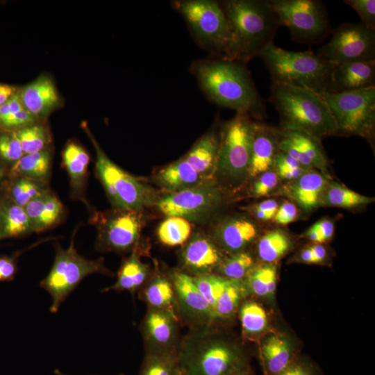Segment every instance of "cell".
Returning <instances> with one entry per match:
<instances>
[{
	"mask_svg": "<svg viewBox=\"0 0 375 375\" xmlns=\"http://www.w3.org/2000/svg\"><path fill=\"white\" fill-rule=\"evenodd\" d=\"M190 71L207 97L215 104L261 119L266 115L246 64L222 58L194 61Z\"/></svg>",
	"mask_w": 375,
	"mask_h": 375,
	"instance_id": "cell-1",
	"label": "cell"
},
{
	"mask_svg": "<svg viewBox=\"0 0 375 375\" xmlns=\"http://www.w3.org/2000/svg\"><path fill=\"white\" fill-rule=\"evenodd\" d=\"M228 22L231 39L224 58L247 64L259 56L271 42L281 25L266 0L219 1Z\"/></svg>",
	"mask_w": 375,
	"mask_h": 375,
	"instance_id": "cell-2",
	"label": "cell"
},
{
	"mask_svg": "<svg viewBox=\"0 0 375 375\" xmlns=\"http://www.w3.org/2000/svg\"><path fill=\"white\" fill-rule=\"evenodd\" d=\"M269 100L279 113L282 130H300L319 140L335 135L333 117L320 94L273 82Z\"/></svg>",
	"mask_w": 375,
	"mask_h": 375,
	"instance_id": "cell-3",
	"label": "cell"
},
{
	"mask_svg": "<svg viewBox=\"0 0 375 375\" xmlns=\"http://www.w3.org/2000/svg\"><path fill=\"white\" fill-rule=\"evenodd\" d=\"M178 353L185 375H230L249 365L239 345L215 335L210 327L194 330L179 345Z\"/></svg>",
	"mask_w": 375,
	"mask_h": 375,
	"instance_id": "cell-4",
	"label": "cell"
},
{
	"mask_svg": "<svg viewBox=\"0 0 375 375\" xmlns=\"http://www.w3.org/2000/svg\"><path fill=\"white\" fill-rule=\"evenodd\" d=\"M259 57L274 83L306 88L320 94L327 92L331 73L336 66L313 51H287L274 42L266 46Z\"/></svg>",
	"mask_w": 375,
	"mask_h": 375,
	"instance_id": "cell-5",
	"label": "cell"
},
{
	"mask_svg": "<svg viewBox=\"0 0 375 375\" xmlns=\"http://www.w3.org/2000/svg\"><path fill=\"white\" fill-rule=\"evenodd\" d=\"M80 226L74 231L70 245L63 249L55 243V258L47 276L40 282L42 288L49 293L52 303L50 312H56L62 303L87 276L94 273L112 275L104 265L103 258L88 259L80 255L74 247V240Z\"/></svg>",
	"mask_w": 375,
	"mask_h": 375,
	"instance_id": "cell-6",
	"label": "cell"
},
{
	"mask_svg": "<svg viewBox=\"0 0 375 375\" xmlns=\"http://www.w3.org/2000/svg\"><path fill=\"white\" fill-rule=\"evenodd\" d=\"M96 151L95 172L115 208L141 209L156 203V191L128 174L101 149L86 125L83 126Z\"/></svg>",
	"mask_w": 375,
	"mask_h": 375,
	"instance_id": "cell-7",
	"label": "cell"
},
{
	"mask_svg": "<svg viewBox=\"0 0 375 375\" xmlns=\"http://www.w3.org/2000/svg\"><path fill=\"white\" fill-rule=\"evenodd\" d=\"M172 4L185 19L197 43L217 58H224L231 33L219 1L178 0Z\"/></svg>",
	"mask_w": 375,
	"mask_h": 375,
	"instance_id": "cell-8",
	"label": "cell"
},
{
	"mask_svg": "<svg viewBox=\"0 0 375 375\" xmlns=\"http://www.w3.org/2000/svg\"><path fill=\"white\" fill-rule=\"evenodd\" d=\"M333 117L335 135H357L372 144L375 133V87L341 93L321 94Z\"/></svg>",
	"mask_w": 375,
	"mask_h": 375,
	"instance_id": "cell-9",
	"label": "cell"
},
{
	"mask_svg": "<svg viewBox=\"0 0 375 375\" xmlns=\"http://www.w3.org/2000/svg\"><path fill=\"white\" fill-rule=\"evenodd\" d=\"M281 26H286L292 39L299 43L314 44L322 42L332 32L328 13L319 0H269Z\"/></svg>",
	"mask_w": 375,
	"mask_h": 375,
	"instance_id": "cell-10",
	"label": "cell"
},
{
	"mask_svg": "<svg viewBox=\"0 0 375 375\" xmlns=\"http://www.w3.org/2000/svg\"><path fill=\"white\" fill-rule=\"evenodd\" d=\"M254 122L245 113L237 112L219 133L216 169L233 181L249 175Z\"/></svg>",
	"mask_w": 375,
	"mask_h": 375,
	"instance_id": "cell-11",
	"label": "cell"
},
{
	"mask_svg": "<svg viewBox=\"0 0 375 375\" xmlns=\"http://www.w3.org/2000/svg\"><path fill=\"white\" fill-rule=\"evenodd\" d=\"M139 211L115 208L109 212H91L90 222L97 230V249L117 253L136 250L142 225Z\"/></svg>",
	"mask_w": 375,
	"mask_h": 375,
	"instance_id": "cell-12",
	"label": "cell"
},
{
	"mask_svg": "<svg viewBox=\"0 0 375 375\" xmlns=\"http://www.w3.org/2000/svg\"><path fill=\"white\" fill-rule=\"evenodd\" d=\"M316 53L335 65L354 61L375 60V30L361 23H343Z\"/></svg>",
	"mask_w": 375,
	"mask_h": 375,
	"instance_id": "cell-13",
	"label": "cell"
},
{
	"mask_svg": "<svg viewBox=\"0 0 375 375\" xmlns=\"http://www.w3.org/2000/svg\"><path fill=\"white\" fill-rule=\"evenodd\" d=\"M223 200L221 188L211 180L159 199L158 209L167 217L187 220L199 219L210 215Z\"/></svg>",
	"mask_w": 375,
	"mask_h": 375,
	"instance_id": "cell-14",
	"label": "cell"
},
{
	"mask_svg": "<svg viewBox=\"0 0 375 375\" xmlns=\"http://www.w3.org/2000/svg\"><path fill=\"white\" fill-rule=\"evenodd\" d=\"M169 278L176 294L179 317L194 330L210 327L215 321L213 312L193 283L192 276L175 270Z\"/></svg>",
	"mask_w": 375,
	"mask_h": 375,
	"instance_id": "cell-15",
	"label": "cell"
},
{
	"mask_svg": "<svg viewBox=\"0 0 375 375\" xmlns=\"http://www.w3.org/2000/svg\"><path fill=\"white\" fill-rule=\"evenodd\" d=\"M178 322L167 311L148 308L141 325L146 351L177 353Z\"/></svg>",
	"mask_w": 375,
	"mask_h": 375,
	"instance_id": "cell-16",
	"label": "cell"
},
{
	"mask_svg": "<svg viewBox=\"0 0 375 375\" xmlns=\"http://www.w3.org/2000/svg\"><path fill=\"white\" fill-rule=\"evenodd\" d=\"M223 260L217 245L200 234L194 236L181 253L183 267L192 276L213 274Z\"/></svg>",
	"mask_w": 375,
	"mask_h": 375,
	"instance_id": "cell-17",
	"label": "cell"
},
{
	"mask_svg": "<svg viewBox=\"0 0 375 375\" xmlns=\"http://www.w3.org/2000/svg\"><path fill=\"white\" fill-rule=\"evenodd\" d=\"M375 87V60L354 61L336 65L328 93H341Z\"/></svg>",
	"mask_w": 375,
	"mask_h": 375,
	"instance_id": "cell-18",
	"label": "cell"
},
{
	"mask_svg": "<svg viewBox=\"0 0 375 375\" xmlns=\"http://www.w3.org/2000/svg\"><path fill=\"white\" fill-rule=\"evenodd\" d=\"M280 139L281 131L275 130L265 124L254 122L249 176H258L271 168L279 151Z\"/></svg>",
	"mask_w": 375,
	"mask_h": 375,
	"instance_id": "cell-19",
	"label": "cell"
},
{
	"mask_svg": "<svg viewBox=\"0 0 375 375\" xmlns=\"http://www.w3.org/2000/svg\"><path fill=\"white\" fill-rule=\"evenodd\" d=\"M18 94L24 108L36 119L46 117L60 100L53 82L45 75L18 90Z\"/></svg>",
	"mask_w": 375,
	"mask_h": 375,
	"instance_id": "cell-20",
	"label": "cell"
},
{
	"mask_svg": "<svg viewBox=\"0 0 375 375\" xmlns=\"http://www.w3.org/2000/svg\"><path fill=\"white\" fill-rule=\"evenodd\" d=\"M62 163L69 177L71 196L81 201L88 210L92 212L90 204L86 197L88 169L90 156L78 144L71 142L65 147L62 153Z\"/></svg>",
	"mask_w": 375,
	"mask_h": 375,
	"instance_id": "cell-21",
	"label": "cell"
},
{
	"mask_svg": "<svg viewBox=\"0 0 375 375\" xmlns=\"http://www.w3.org/2000/svg\"><path fill=\"white\" fill-rule=\"evenodd\" d=\"M33 232L40 233L58 225L64 217V208L58 197L49 189L24 207Z\"/></svg>",
	"mask_w": 375,
	"mask_h": 375,
	"instance_id": "cell-22",
	"label": "cell"
},
{
	"mask_svg": "<svg viewBox=\"0 0 375 375\" xmlns=\"http://www.w3.org/2000/svg\"><path fill=\"white\" fill-rule=\"evenodd\" d=\"M328 178L321 172L306 171L288 184L285 192L305 212H310L320 205Z\"/></svg>",
	"mask_w": 375,
	"mask_h": 375,
	"instance_id": "cell-23",
	"label": "cell"
},
{
	"mask_svg": "<svg viewBox=\"0 0 375 375\" xmlns=\"http://www.w3.org/2000/svg\"><path fill=\"white\" fill-rule=\"evenodd\" d=\"M258 228L251 221L241 217L223 222L215 232L217 242L232 254L244 251L257 236Z\"/></svg>",
	"mask_w": 375,
	"mask_h": 375,
	"instance_id": "cell-24",
	"label": "cell"
},
{
	"mask_svg": "<svg viewBox=\"0 0 375 375\" xmlns=\"http://www.w3.org/2000/svg\"><path fill=\"white\" fill-rule=\"evenodd\" d=\"M141 288L140 296L148 308L167 311L180 320L175 292L169 277L156 274Z\"/></svg>",
	"mask_w": 375,
	"mask_h": 375,
	"instance_id": "cell-25",
	"label": "cell"
},
{
	"mask_svg": "<svg viewBox=\"0 0 375 375\" xmlns=\"http://www.w3.org/2000/svg\"><path fill=\"white\" fill-rule=\"evenodd\" d=\"M260 359L265 375H279L296 359L291 344L283 337H267L260 348Z\"/></svg>",
	"mask_w": 375,
	"mask_h": 375,
	"instance_id": "cell-26",
	"label": "cell"
},
{
	"mask_svg": "<svg viewBox=\"0 0 375 375\" xmlns=\"http://www.w3.org/2000/svg\"><path fill=\"white\" fill-rule=\"evenodd\" d=\"M155 178L158 184L169 193L190 188L210 180L197 173L183 158L160 169Z\"/></svg>",
	"mask_w": 375,
	"mask_h": 375,
	"instance_id": "cell-27",
	"label": "cell"
},
{
	"mask_svg": "<svg viewBox=\"0 0 375 375\" xmlns=\"http://www.w3.org/2000/svg\"><path fill=\"white\" fill-rule=\"evenodd\" d=\"M219 135L215 131L203 135L183 157L201 176L210 179L216 169Z\"/></svg>",
	"mask_w": 375,
	"mask_h": 375,
	"instance_id": "cell-28",
	"label": "cell"
},
{
	"mask_svg": "<svg viewBox=\"0 0 375 375\" xmlns=\"http://www.w3.org/2000/svg\"><path fill=\"white\" fill-rule=\"evenodd\" d=\"M51 152L47 148L39 152L24 154L11 165L8 176L26 178L47 183L51 175Z\"/></svg>",
	"mask_w": 375,
	"mask_h": 375,
	"instance_id": "cell-29",
	"label": "cell"
},
{
	"mask_svg": "<svg viewBox=\"0 0 375 375\" xmlns=\"http://www.w3.org/2000/svg\"><path fill=\"white\" fill-rule=\"evenodd\" d=\"M148 277V266L140 260L138 251L135 250L123 261L116 282L101 292L126 290L133 294L146 283Z\"/></svg>",
	"mask_w": 375,
	"mask_h": 375,
	"instance_id": "cell-30",
	"label": "cell"
},
{
	"mask_svg": "<svg viewBox=\"0 0 375 375\" xmlns=\"http://www.w3.org/2000/svg\"><path fill=\"white\" fill-rule=\"evenodd\" d=\"M281 133L310 159L314 168L328 176V160L321 140L300 130L281 129Z\"/></svg>",
	"mask_w": 375,
	"mask_h": 375,
	"instance_id": "cell-31",
	"label": "cell"
},
{
	"mask_svg": "<svg viewBox=\"0 0 375 375\" xmlns=\"http://www.w3.org/2000/svg\"><path fill=\"white\" fill-rule=\"evenodd\" d=\"M1 228L3 238L22 237L33 232L24 208L13 203L6 197L1 208Z\"/></svg>",
	"mask_w": 375,
	"mask_h": 375,
	"instance_id": "cell-32",
	"label": "cell"
},
{
	"mask_svg": "<svg viewBox=\"0 0 375 375\" xmlns=\"http://www.w3.org/2000/svg\"><path fill=\"white\" fill-rule=\"evenodd\" d=\"M247 293L248 289L243 280L228 279L215 304V320L231 319Z\"/></svg>",
	"mask_w": 375,
	"mask_h": 375,
	"instance_id": "cell-33",
	"label": "cell"
},
{
	"mask_svg": "<svg viewBox=\"0 0 375 375\" xmlns=\"http://www.w3.org/2000/svg\"><path fill=\"white\" fill-rule=\"evenodd\" d=\"M374 199L360 194L346 186L328 182L321 197L320 204L344 208H352L369 204Z\"/></svg>",
	"mask_w": 375,
	"mask_h": 375,
	"instance_id": "cell-34",
	"label": "cell"
},
{
	"mask_svg": "<svg viewBox=\"0 0 375 375\" xmlns=\"http://www.w3.org/2000/svg\"><path fill=\"white\" fill-rule=\"evenodd\" d=\"M138 375H183L178 353L146 351Z\"/></svg>",
	"mask_w": 375,
	"mask_h": 375,
	"instance_id": "cell-35",
	"label": "cell"
},
{
	"mask_svg": "<svg viewBox=\"0 0 375 375\" xmlns=\"http://www.w3.org/2000/svg\"><path fill=\"white\" fill-rule=\"evenodd\" d=\"M239 317L243 335L248 339H255L267 327V316L265 309L254 301H246L239 310Z\"/></svg>",
	"mask_w": 375,
	"mask_h": 375,
	"instance_id": "cell-36",
	"label": "cell"
},
{
	"mask_svg": "<svg viewBox=\"0 0 375 375\" xmlns=\"http://www.w3.org/2000/svg\"><path fill=\"white\" fill-rule=\"evenodd\" d=\"M291 247V241L281 230H272L262 236L258 243V254L264 262L271 263L280 259Z\"/></svg>",
	"mask_w": 375,
	"mask_h": 375,
	"instance_id": "cell-37",
	"label": "cell"
},
{
	"mask_svg": "<svg viewBox=\"0 0 375 375\" xmlns=\"http://www.w3.org/2000/svg\"><path fill=\"white\" fill-rule=\"evenodd\" d=\"M24 154L39 152L47 148L51 135L47 127L36 122L15 131Z\"/></svg>",
	"mask_w": 375,
	"mask_h": 375,
	"instance_id": "cell-38",
	"label": "cell"
},
{
	"mask_svg": "<svg viewBox=\"0 0 375 375\" xmlns=\"http://www.w3.org/2000/svg\"><path fill=\"white\" fill-rule=\"evenodd\" d=\"M48 189L47 183L19 177L11 179L8 186L6 197L17 205L24 207Z\"/></svg>",
	"mask_w": 375,
	"mask_h": 375,
	"instance_id": "cell-39",
	"label": "cell"
},
{
	"mask_svg": "<svg viewBox=\"0 0 375 375\" xmlns=\"http://www.w3.org/2000/svg\"><path fill=\"white\" fill-rule=\"evenodd\" d=\"M191 224L180 217H168L158 227V236L162 243L174 247L181 245L189 238Z\"/></svg>",
	"mask_w": 375,
	"mask_h": 375,
	"instance_id": "cell-40",
	"label": "cell"
},
{
	"mask_svg": "<svg viewBox=\"0 0 375 375\" xmlns=\"http://www.w3.org/2000/svg\"><path fill=\"white\" fill-rule=\"evenodd\" d=\"M245 282L248 290L258 297L274 294L276 285V268L272 265L253 268L247 276Z\"/></svg>",
	"mask_w": 375,
	"mask_h": 375,
	"instance_id": "cell-41",
	"label": "cell"
},
{
	"mask_svg": "<svg viewBox=\"0 0 375 375\" xmlns=\"http://www.w3.org/2000/svg\"><path fill=\"white\" fill-rule=\"evenodd\" d=\"M253 260L245 251L232 254L224 259L217 268L219 276L227 279L243 280L253 268Z\"/></svg>",
	"mask_w": 375,
	"mask_h": 375,
	"instance_id": "cell-42",
	"label": "cell"
},
{
	"mask_svg": "<svg viewBox=\"0 0 375 375\" xmlns=\"http://www.w3.org/2000/svg\"><path fill=\"white\" fill-rule=\"evenodd\" d=\"M192 277L193 283L211 307L214 315L216 302L228 279L215 274Z\"/></svg>",
	"mask_w": 375,
	"mask_h": 375,
	"instance_id": "cell-43",
	"label": "cell"
},
{
	"mask_svg": "<svg viewBox=\"0 0 375 375\" xmlns=\"http://www.w3.org/2000/svg\"><path fill=\"white\" fill-rule=\"evenodd\" d=\"M24 155L21 144L15 131L0 133V158L12 165Z\"/></svg>",
	"mask_w": 375,
	"mask_h": 375,
	"instance_id": "cell-44",
	"label": "cell"
},
{
	"mask_svg": "<svg viewBox=\"0 0 375 375\" xmlns=\"http://www.w3.org/2000/svg\"><path fill=\"white\" fill-rule=\"evenodd\" d=\"M344 2L358 13L362 24L375 30L374 0H345Z\"/></svg>",
	"mask_w": 375,
	"mask_h": 375,
	"instance_id": "cell-45",
	"label": "cell"
},
{
	"mask_svg": "<svg viewBox=\"0 0 375 375\" xmlns=\"http://www.w3.org/2000/svg\"><path fill=\"white\" fill-rule=\"evenodd\" d=\"M37 119L24 108L0 119L1 131H15L35 123Z\"/></svg>",
	"mask_w": 375,
	"mask_h": 375,
	"instance_id": "cell-46",
	"label": "cell"
},
{
	"mask_svg": "<svg viewBox=\"0 0 375 375\" xmlns=\"http://www.w3.org/2000/svg\"><path fill=\"white\" fill-rule=\"evenodd\" d=\"M278 183V176L274 172L267 171L260 174L253 184L252 192L256 197H263L272 191Z\"/></svg>",
	"mask_w": 375,
	"mask_h": 375,
	"instance_id": "cell-47",
	"label": "cell"
},
{
	"mask_svg": "<svg viewBox=\"0 0 375 375\" xmlns=\"http://www.w3.org/2000/svg\"><path fill=\"white\" fill-rule=\"evenodd\" d=\"M19 253L0 256V282L10 281L15 278L17 272Z\"/></svg>",
	"mask_w": 375,
	"mask_h": 375,
	"instance_id": "cell-48",
	"label": "cell"
},
{
	"mask_svg": "<svg viewBox=\"0 0 375 375\" xmlns=\"http://www.w3.org/2000/svg\"><path fill=\"white\" fill-rule=\"evenodd\" d=\"M297 216V206L292 202L284 201L278 206L273 219L278 224L286 225L294 221Z\"/></svg>",
	"mask_w": 375,
	"mask_h": 375,
	"instance_id": "cell-49",
	"label": "cell"
},
{
	"mask_svg": "<svg viewBox=\"0 0 375 375\" xmlns=\"http://www.w3.org/2000/svg\"><path fill=\"white\" fill-rule=\"evenodd\" d=\"M279 375H317L316 369L306 360H295Z\"/></svg>",
	"mask_w": 375,
	"mask_h": 375,
	"instance_id": "cell-50",
	"label": "cell"
},
{
	"mask_svg": "<svg viewBox=\"0 0 375 375\" xmlns=\"http://www.w3.org/2000/svg\"><path fill=\"white\" fill-rule=\"evenodd\" d=\"M324 241L330 239L334 232V226L329 220H322L315 224Z\"/></svg>",
	"mask_w": 375,
	"mask_h": 375,
	"instance_id": "cell-51",
	"label": "cell"
},
{
	"mask_svg": "<svg viewBox=\"0 0 375 375\" xmlns=\"http://www.w3.org/2000/svg\"><path fill=\"white\" fill-rule=\"evenodd\" d=\"M17 89L8 84L0 83V107L6 103L17 92Z\"/></svg>",
	"mask_w": 375,
	"mask_h": 375,
	"instance_id": "cell-52",
	"label": "cell"
},
{
	"mask_svg": "<svg viewBox=\"0 0 375 375\" xmlns=\"http://www.w3.org/2000/svg\"><path fill=\"white\" fill-rule=\"evenodd\" d=\"M278 208V204L275 200L268 199L259 203L255 208L275 215Z\"/></svg>",
	"mask_w": 375,
	"mask_h": 375,
	"instance_id": "cell-53",
	"label": "cell"
},
{
	"mask_svg": "<svg viewBox=\"0 0 375 375\" xmlns=\"http://www.w3.org/2000/svg\"><path fill=\"white\" fill-rule=\"evenodd\" d=\"M310 248L312 252L315 263L322 262L325 259L326 251L322 245L316 244Z\"/></svg>",
	"mask_w": 375,
	"mask_h": 375,
	"instance_id": "cell-54",
	"label": "cell"
},
{
	"mask_svg": "<svg viewBox=\"0 0 375 375\" xmlns=\"http://www.w3.org/2000/svg\"><path fill=\"white\" fill-rule=\"evenodd\" d=\"M306 236L310 240H311L313 242H315L316 244L322 243L324 242L315 224L312 225V226L310 227L309 230L306 232Z\"/></svg>",
	"mask_w": 375,
	"mask_h": 375,
	"instance_id": "cell-55",
	"label": "cell"
},
{
	"mask_svg": "<svg viewBox=\"0 0 375 375\" xmlns=\"http://www.w3.org/2000/svg\"><path fill=\"white\" fill-rule=\"evenodd\" d=\"M300 258L307 263H315V260L310 248L304 249L300 253Z\"/></svg>",
	"mask_w": 375,
	"mask_h": 375,
	"instance_id": "cell-56",
	"label": "cell"
},
{
	"mask_svg": "<svg viewBox=\"0 0 375 375\" xmlns=\"http://www.w3.org/2000/svg\"><path fill=\"white\" fill-rule=\"evenodd\" d=\"M254 214L258 219L265 221L272 219L275 215L273 213L260 210L256 208H254Z\"/></svg>",
	"mask_w": 375,
	"mask_h": 375,
	"instance_id": "cell-57",
	"label": "cell"
},
{
	"mask_svg": "<svg viewBox=\"0 0 375 375\" xmlns=\"http://www.w3.org/2000/svg\"><path fill=\"white\" fill-rule=\"evenodd\" d=\"M230 375H253V374L248 365L233 372Z\"/></svg>",
	"mask_w": 375,
	"mask_h": 375,
	"instance_id": "cell-58",
	"label": "cell"
},
{
	"mask_svg": "<svg viewBox=\"0 0 375 375\" xmlns=\"http://www.w3.org/2000/svg\"><path fill=\"white\" fill-rule=\"evenodd\" d=\"M5 197L0 196V240L3 238L1 228V208Z\"/></svg>",
	"mask_w": 375,
	"mask_h": 375,
	"instance_id": "cell-59",
	"label": "cell"
},
{
	"mask_svg": "<svg viewBox=\"0 0 375 375\" xmlns=\"http://www.w3.org/2000/svg\"><path fill=\"white\" fill-rule=\"evenodd\" d=\"M6 176L5 171L3 168L0 165V185L3 183L4 181Z\"/></svg>",
	"mask_w": 375,
	"mask_h": 375,
	"instance_id": "cell-60",
	"label": "cell"
},
{
	"mask_svg": "<svg viewBox=\"0 0 375 375\" xmlns=\"http://www.w3.org/2000/svg\"><path fill=\"white\" fill-rule=\"evenodd\" d=\"M53 372H54V374H55L56 375H67V374H64L63 372H61L60 369H56L53 371ZM119 375H124V374H119Z\"/></svg>",
	"mask_w": 375,
	"mask_h": 375,
	"instance_id": "cell-61",
	"label": "cell"
},
{
	"mask_svg": "<svg viewBox=\"0 0 375 375\" xmlns=\"http://www.w3.org/2000/svg\"><path fill=\"white\" fill-rule=\"evenodd\" d=\"M183 375H185V374L183 373Z\"/></svg>",
	"mask_w": 375,
	"mask_h": 375,
	"instance_id": "cell-62",
	"label": "cell"
}]
</instances>
